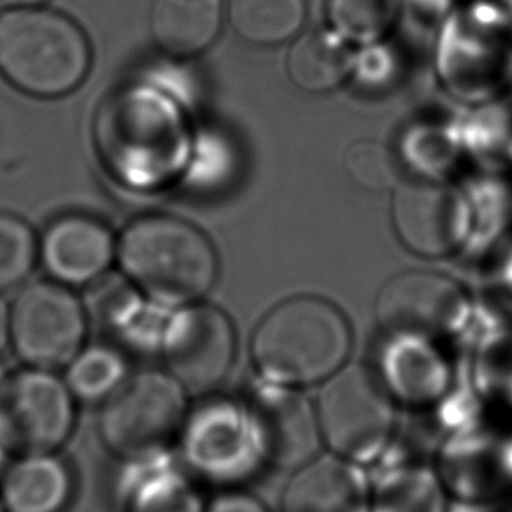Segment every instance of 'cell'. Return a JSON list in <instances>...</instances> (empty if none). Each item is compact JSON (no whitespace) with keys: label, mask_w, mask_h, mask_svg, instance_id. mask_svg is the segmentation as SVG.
Masks as SVG:
<instances>
[{"label":"cell","mask_w":512,"mask_h":512,"mask_svg":"<svg viewBox=\"0 0 512 512\" xmlns=\"http://www.w3.org/2000/svg\"><path fill=\"white\" fill-rule=\"evenodd\" d=\"M353 335L341 309L328 300L300 295L265 314L251 337V360L267 383H325L346 365Z\"/></svg>","instance_id":"obj_1"},{"label":"cell","mask_w":512,"mask_h":512,"mask_svg":"<svg viewBox=\"0 0 512 512\" xmlns=\"http://www.w3.org/2000/svg\"><path fill=\"white\" fill-rule=\"evenodd\" d=\"M116 255L137 292L164 307L199 302L218 278V256L200 228L169 214H148L121 234Z\"/></svg>","instance_id":"obj_2"},{"label":"cell","mask_w":512,"mask_h":512,"mask_svg":"<svg viewBox=\"0 0 512 512\" xmlns=\"http://www.w3.org/2000/svg\"><path fill=\"white\" fill-rule=\"evenodd\" d=\"M97 146L107 167L134 185H155L178 169L186 130L169 100L146 88L114 93L97 116Z\"/></svg>","instance_id":"obj_3"},{"label":"cell","mask_w":512,"mask_h":512,"mask_svg":"<svg viewBox=\"0 0 512 512\" xmlns=\"http://www.w3.org/2000/svg\"><path fill=\"white\" fill-rule=\"evenodd\" d=\"M90 60L88 39L71 18L39 6L0 15V74L22 92L62 97L81 85Z\"/></svg>","instance_id":"obj_4"},{"label":"cell","mask_w":512,"mask_h":512,"mask_svg":"<svg viewBox=\"0 0 512 512\" xmlns=\"http://www.w3.org/2000/svg\"><path fill=\"white\" fill-rule=\"evenodd\" d=\"M188 411V393L167 370H143L104 402L100 439L118 458L148 462L178 444Z\"/></svg>","instance_id":"obj_5"},{"label":"cell","mask_w":512,"mask_h":512,"mask_svg":"<svg viewBox=\"0 0 512 512\" xmlns=\"http://www.w3.org/2000/svg\"><path fill=\"white\" fill-rule=\"evenodd\" d=\"M316 406L321 441L334 455L369 463L392 439L395 409L390 393L362 365H344L321 383Z\"/></svg>","instance_id":"obj_6"},{"label":"cell","mask_w":512,"mask_h":512,"mask_svg":"<svg viewBox=\"0 0 512 512\" xmlns=\"http://www.w3.org/2000/svg\"><path fill=\"white\" fill-rule=\"evenodd\" d=\"M74 421L76 399L53 370L23 365L0 377V437L9 453H55Z\"/></svg>","instance_id":"obj_7"},{"label":"cell","mask_w":512,"mask_h":512,"mask_svg":"<svg viewBox=\"0 0 512 512\" xmlns=\"http://www.w3.org/2000/svg\"><path fill=\"white\" fill-rule=\"evenodd\" d=\"M11 349L25 365L67 367L85 346L88 316L81 300L58 281L23 286L9 307Z\"/></svg>","instance_id":"obj_8"},{"label":"cell","mask_w":512,"mask_h":512,"mask_svg":"<svg viewBox=\"0 0 512 512\" xmlns=\"http://www.w3.org/2000/svg\"><path fill=\"white\" fill-rule=\"evenodd\" d=\"M178 446L190 476L207 483H237L264 460L248 407L228 400H204L188 411Z\"/></svg>","instance_id":"obj_9"},{"label":"cell","mask_w":512,"mask_h":512,"mask_svg":"<svg viewBox=\"0 0 512 512\" xmlns=\"http://www.w3.org/2000/svg\"><path fill=\"white\" fill-rule=\"evenodd\" d=\"M237 335L225 311L193 302L165 323L160 353L167 372L188 395H207L227 379L235 362Z\"/></svg>","instance_id":"obj_10"},{"label":"cell","mask_w":512,"mask_h":512,"mask_svg":"<svg viewBox=\"0 0 512 512\" xmlns=\"http://www.w3.org/2000/svg\"><path fill=\"white\" fill-rule=\"evenodd\" d=\"M469 313L462 286L444 274L411 271L390 279L376 300L379 327L392 337L430 341L460 328Z\"/></svg>","instance_id":"obj_11"},{"label":"cell","mask_w":512,"mask_h":512,"mask_svg":"<svg viewBox=\"0 0 512 512\" xmlns=\"http://www.w3.org/2000/svg\"><path fill=\"white\" fill-rule=\"evenodd\" d=\"M392 216L400 242L425 258L453 253L469 232L462 193L439 183H400L393 190Z\"/></svg>","instance_id":"obj_12"},{"label":"cell","mask_w":512,"mask_h":512,"mask_svg":"<svg viewBox=\"0 0 512 512\" xmlns=\"http://www.w3.org/2000/svg\"><path fill=\"white\" fill-rule=\"evenodd\" d=\"M249 416L262 455L279 469H300L313 460L321 442L316 409L288 386L267 383L251 397Z\"/></svg>","instance_id":"obj_13"},{"label":"cell","mask_w":512,"mask_h":512,"mask_svg":"<svg viewBox=\"0 0 512 512\" xmlns=\"http://www.w3.org/2000/svg\"><path fill=\"white\" fill-rule=\"evenodd\" d=\"M116 255L111 230L92 216L65 214L46 228L39 256L53 281L90 285L109 269Z\"/></svg>","instance_id":"obj_14"},{"label":"cell","mask_w":512,"mask_h":512,"mask_svg":"<svg viewBox=\"0 0 512 512\" xmlns=\"http://www.w3.org/2000/svg\"><path fill=\"white\" fill-rule=\"evenodd\" d=\"M281 512H372L369 483L341 456H320L295 470Z\"/></svg>","instance_id":"obj_15"},{"label":"cell","mask_w":512,"mask_h":512,"mask_svg":"<svg viewBox=\"0 0 512 512\" xmlns=\"http://www.w3.org/2000/svg\"><path fill=\"white\" fill-rule=\"evenodd\" d=\"M72 490L71 470L53 453L20 455L0 474L4 512H64Z\"/></svg>","instance_id":"obj_16"},{"label":"cell","mask_w":512,"mask_h":512,"mask_svg":"<svg viewBox=\"0 0 512 512\" xmlns=\"http://www.w3.org/2000/svg\"><path fill=\"white\" fill-rule=\"evenodd\" d=\"M223 0H153L151 36L172 57H195L218 37Z\"/></svg>","instance_id":"obj_17"},{"label":"cell","mask_w":512,"mask_h":512,"mask_svg":"<svg viewBox=\"0 0 512 512\" xmlns=\"http://www.w3.org/2000/svg\"><path fill=\"white\" fill-rule=\"evenodd\" d=\"M286 69L293 85L309 93H325L342 85L351 71L348 44L339 34L309 32L288 53Z\"/></svg>","instance_id":"obj_18"},{"label":"cell","mask_w":512,"mask_h":512,"mask_svg":"<svg viewBox=\"0 0 512 512\" xmlns=\"http://www.w3.org/2000/svg\"><path fill=\"white\" fill-rule=\"evenodd\" d=\"M123 512H206V504L188 472L155 465L130 483Z\"/></svg>","instance_id":"obj_19"},{"label":"cell","mask_w":512,"mask_h":512,"mask_svg":"<svg viewBox=\"0 0 512 512\" xmlns=\"http://www.w3.org/2000/svg\"><path fill=\"white\" fill-rule=\"evenodd\" d=\"M228 20L235 34L251 44L285 43L306 20L304 0H230Z\"/></svg>","instance_id":"obj_20"},{"label":"cell","mask_w":512,"mask_h":512,"mask_svg":"<svg viewBox=\"0 0 512 512\" xmlns=\"http://www.w3.org/2000/svg\"><path fill=\"white\" fill-rule=\"evenodd\" d=\"M127 381V360L120 348L111 344L83 346L65 372V383L74 399L106 402Z\"/></svg>","instance_id":"obj_21"},{"label":"cell","mask_w":512,"mask_h":512,"mask_svg":"<svg viewBox=\"0 0 512 512\" xmlns=\"http://www.w3.org/2000/svg\"><path fill=\"white\" fill-rule=\"evenodd\" d=\"M328 20L344 41L374 43L397 18V0H328Z\"/></svg>","instance_id":"obj_22"},{"label":"cell","mask_w":512,"mask_h":512,"mask_svg":"<svg viewBox=\"0 0 512 512\" xmlns=\"http://www.w3.org/2000/svg\"><path fill=\"white\" fill-rule=\"evenodd\" d=\"M39 255L32 228L13 214L0 213V292L22 283Z\"/></svg>","instance_id":"obj_23"},{"label":"cell","mask_w":512,"mask_h":512,"mask_svg":"<svg viewBox=\"0 0 512 512\" xmlns=\"http://www.w3.org/2000/svg\"><path fill=\"white\" fill-rule=\"evenodd\" d=\"M346 171L353 181L372 192L395 190L400 185L399 165L392 151L372 139L349 146Z\"/></svg>","instance_id":"obj_24"},{"label":"cell","mask_w":512,"mask_h":512,"mask_svg":"<svg viewBox=\"0 0 512 512\" xmlns=\"http://www.w3.org/2000/svg\"><path fill=\"white\" fill-rule=\"evenodd\" d=\"M381 490L377 512H442L439 486L427 472H407L393 476Z\"/></svg>","instance_id":"obj_25"},{"label":"cell","mask_w":512,"mask_h":512,"mask_svg":"<svg viewBox=\"0 0 512 512\" xmlns=\"http://www.w3.org/2000/svg\"><path fill=\"white\" fill-rule=\"evenodd\" d=\"M206 512H269L265 505L242 491H225L218 497H214L209 505H206Z\"/></svg>","instance_id":"obj_26"},{"label":"cell","mask_w":512,"mask_h":512,"mask_svg":"<svg viewBox=\"0 0 512 512\" xmlns=\"http://www.w3.org/2000/svg\"><path fill=\"white\" fill-rule=\"evenodd\" d=\"M11 348V330H9V307L0 299V362Z\"/></svg>","instance_id":"obj_27"},{"label":"cell","mask_w":512,"mask_h":512,"mask_svg":"<svg viewBox=\"0 0 512 512\" xmlns=\"http://www.w3.org/2000/svg\"><path fill=\"white\" fill-rule=\"evenodd\" d=\"M46 0H0V9L36 8Z\"/></svg>","instance_id":"obj_28"},{"label":"cell","mask_w":512,"mask_h":512,"mask_svg":"<svg viewBox=\"0 0 512 512\" xmlns=\"http://www.w3.org/2000/svg\"><path fill=\"white\" fill-rule=\"evenodd\" d=\"M8 455V446H6V442L2 441V437H0V474H2V470L6 469V458H8Z\"/></svg>","instance_id":"obj_29"},{"label":"cell","mask_w":512,"mask_h":512,"mask_svg":"<svg viewBox=\"0 0 512 512\" xmlns=\"http://www.w3.org/2000/svg\"><path fill=\"white\" fill-rule=\"evenodd\" d=\"M0 512H4V509H2V505H0Z\"/></svg>","instance_id":"obj_30"}]
</instances>
